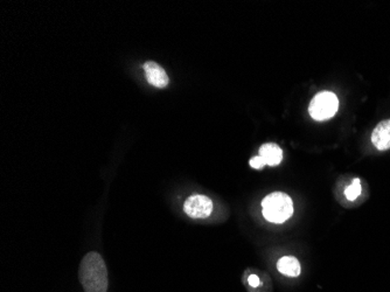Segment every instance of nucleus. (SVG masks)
Instances as JSON below:
<instances>
[{
	"mask_svg": "<svg viewBox=\"0 0 390 292\" xmlns=\"http://www.w3.org/2000/svg\"><path fill=\"white\" fill-rule=\"evenodd\" d=\"M371 143L380 151L390 148V119L381 121L371 133Z\"/></svg>",
	"mask_w": 390,
	"mask_h": 292,
	"instance_id": "nucleus-6",
	"label": "nucleus"
},
{
	"mask_svg": "<svg viewBox=\"0 0 390 292\" xmlns=\"http://www.w3.org/2000/svg\"><path fill=\"white\" fill-rule=\"evenodd\" d=\"M277 268L280 273L290 276V278H297L300 273V264H299L298 260L294 256H285V257L280 258Z\"/></svg>",
	"mask_w": 390,
	"mask_h": 292,
	"instance_id": "nucleus-8",
	"label": "nucleus"
},
{
	"mask_svg": "<svg viewBox=\"0 0 390 292\" xmlns=\"http://www.w3.org/2000/svg\"><path fill=\"white\" fill-rule=\"evenodd\" d=\"M185 213L193 219H205L213 212V202L206 195H192L184 204Z\"/></svg>",
	"mask_w": 390,
	"mask_h": 292,
	"instance_id": "nucleus-4",
	"label": "nucleus"
},
{
	"mask_svg": "<svg viewBox=\"0 0 390 292\" xmlns=\"http://www.w3.org/2000/svg\"><path fill=\"white\" fill-rule=\"evenodd\" d=\"M263 215L269 222L283 224L294 214V202L287 194L275 192L262 202Z\"/></svg>",
	"mask_w": 390,
	"mask_h": 292,
	"instance_id": "nucleus-2",
	"label": "nucleus"
},
{
	"mask_svg": "<svg viewBox=\"0 0 390 292\" xmlns=\"http://www.w3.org/2000/svg\"><path fill=\"white\" fill-rule=\"evenodd\" d=\"M339 108L337 96L329 91H322L314 96L309 106L311 117L316 121H325L333 117Z\"/></svg>",
	"mask_w": 390,
	"mask_h": 292,
	"instance_id": "nucleus-3",
	"label": "nucleus"
},
{
	"mask_svg": "<svg viewBox=\"0 0 390 292\" xmlns=\"http://www.w3.org/2000/svg\"><path fill=\"white\" fill-rule=\"evenodd\" d=\"M79 276L85 292H107V266L99 253L92 251L85 255L81 262Z\"/></svg>",
	"mask_w": 390,
	"mask_h": 292,
	"instance_id": "nucleus-1",
	"label": "nucleus"
},
{
	"mask_svg": "<svg viewBox=\"0 0 390 292\" xmlns=\"http://www.w3.org/2000/svg\"><path fill=\"white\" fill-rule=\"evenodd\" d=\"M249 284L252 285L253 288H257L262 284L260 278H257L256 275H250L248 278Z\"/></svg>",
	"mask_w": 390,
	"mask_h": 292,
	"instance_id": "nucleus-11",
	"label": "nucleus"
},
{
	"mask_svg": "<svg viewBox=\"0 0 390 292\" xmlns=\"http://www.w3.org/2000/svg\"><path fill=\"white\" fill-rule=\"evenodd\" d=\"M249 164H250V166L253 167V168H256V170H262L267 165L263 158L260 156L254 157L253 159H250Z\"/></svg>",
	"mask_w": 390,
	"mask_h": 292,
	"instance_id": "nucleus-10",
	"label": "nucleus"
},
{
	"mask_svg": "<svg viewBox=\"0 0 390 292\" xmlns=\"http://www.w3.org/2000/svg\"><path fill=\"white\" fill-rule=\"evenodd\" d=\"M260 156L269 166H277L283 159V151L278 145L267 143L260 146Z\"/></svg>",
	"mask_w": 390,
	"mask_h": 292,
	"instance_id": "nucleus-7",
	"label": "nucleus"
},
{
	"mask_svg": "<svg viewBox=\"0 0 390 292\" xmlns=\"http://www.w3.org/2000/svg\"><path fill=\"white\" fill-rule=\"evenodd\" d=\"M360 194H361V182L360 179H354L352 184L345 191V195L349 202H354Z\"/></svg>",
	"mask_w": 390,
	"mask_h": 292,
	"instance_id": "nucleus-9",
	"label": "nucleus"
},
{
	"mask_svg": "<svg viewBox=\"0 0 390 292\" xmlns=\"http://www.w3.org/2000/svg\"><path fill=\"white\" fill-rule=\"evenodd\" d=\"M144 70H145L146 80L150 84H152L153 87L165 88L169 84V76L165 72L163 67L149 61L144 65Z\"/></svg>",
	"mask_w": 390,
	"mask_h": 292,
	"instance_id": "nucleus-5",
	"label": "nucleus"
}]
</instances>
